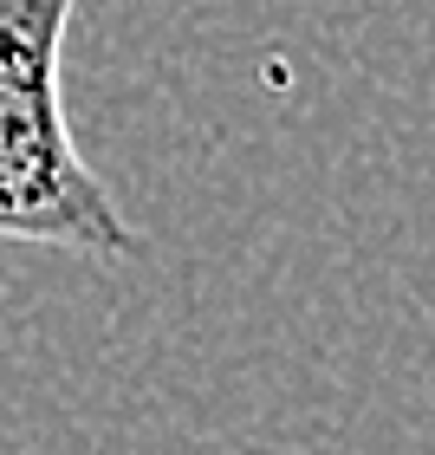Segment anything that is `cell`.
Here are the masks:
<instances>
[{
  "instance_id": "1",
  "label": "cell",
  "mask_w": 435,
  "mask_h": 455,
  "mask_svg": "<svg viewBox=\"0 0 435 455\" xmlns=\"http://www.w3.org/2000/svg\"><path fill=\"white\" fill-rule=\"evenodd\" d=\"M78 0H0V241L137 260L143 235L66 117V33Z\"/></svg>"
}]
</instances>
